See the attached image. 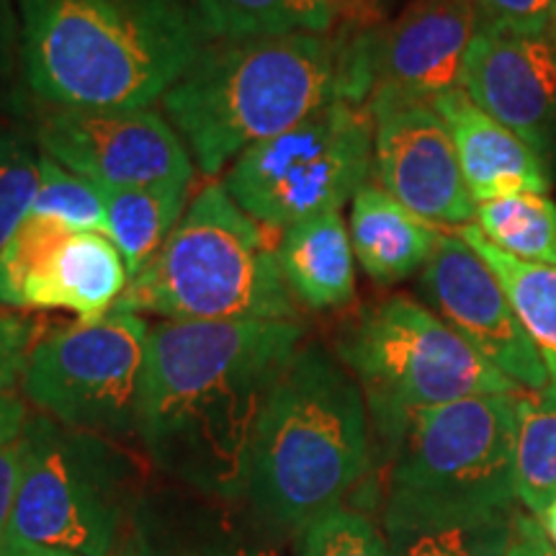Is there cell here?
I'll use <instances>...</instances> for the list:
<instances>
[{"instance_id": "6da1fadb", "label": "cell", "mask_w": 556, "mask_h": 556, "mask_svg": "<svg viewBox=\"0 0 556 556\" xmlns=\"http://www.w3.org/2000/svg\"><path fill=\"white\" fill-rule=\"evenodd\" d=\"M302 323H163L150 330L137 438L160 475L245 500L250 451Z\"/></svg>"}, {"instance_id": "7a4b0ae2", "label": "cell", "mask_w": 556, "mask_h": 556, "mask_svg": "<svg viewBox=\"0 0 556 556\" xmlns=\"http://www.w3.org/2000/svg\"><path fill=\"white\" fill-rule=\"evenodd\" d=\"M24 86L70 111L148 109L206 47L186 0H18Z\"/></svg>"}, {"instance_id": "3957f363", "label": "cell", "mask_w": 556, "mask_h": 556, "mask_svg": "<svg viewBox=\"0 0 556 556\" xmlns=\"http://www.w3.org/2000/svg\"><path fill=\"white\" fill-rule=\"evenodd\" d=\"M371 467V417L358 381L323 345H299L255 430L245 503L296 541L345 507Z\"/></svg>"}, {"instance_id": "277c9868", "label": "cell", "mask_w": 556, "mask_h": 556, "mask_svg": "<svg viewBox=\"0 0 556 556\" xmlns=\"http://www.w3.org/2000/svg\"><path fill=\"white\" fill-rule=\"evenodd\" d=\"M338 101V45L328 34H283L206 45L163 96L199 168L217 176L253 144Z\"/></svg>"}, {"instance_id": "5b68a950", "label": "cell", "mask_w": 556, "mask_h": 556, "mask_svg": "<svg viewBox=\"0 0 556 556\" xmlns=\"http://www.w3.org/2000/svg\"><path fill=\"white\" fill-rule=\"evenodd\" d=\"M518 392L409 415L384 451L381 528L464 523L516 510Z\"/></svg>"}, {"instance_id": "8992f818", "label": "cell", "mask_w": 556, "mask_h": 556, "mask_svg": "<svg viewBox=\"0 0 556 556\" xmlns=\"http://www.w3.org/2000/svg\"><path fill=\"white\" fill-rule=\"evenodd\" d=\"M168 323H302L276 248L229 197L208 184L155 261L116 304Z\"/></svg>"}, {"instance_id": "52a82bcc", "label": "cell", "mask_w": 556, "mask_h": 556, "mask_svg": "<svg viewBox=\"0 0 556 556\" xmlns=\"http://www.w3.org/2000/svg\"><path fill=\"white\" fill-rule=\"evenodd\" d=\"M148 482L111 438L31 413L9 539L75 556H114Z\"/></svg>"}, {"instance_id": "ba28073f", "label": "cell", "mask_w": 556, "mask_h": 556, "mask_svg": "<svg viewBox=\"0 0 556 556\" xmlns=\"http://www.w3.org/2000/svg\"><path fill=\"white\" fill-rule=\"evenodd\" d=\"M336 353L364 392L381 454L420 409L518 392L516 381L479 356L435 312L405 294L381 299L348 319Z\"/></svg>"}, {"instance_id": "9c48e42d", "label": "cell", "mask_w": 556, "mask_h": 556, "mask_svg": "<svg viewBox=\"0 0 556 556\" xmlns=\"http://www.w3.org/2000/svg\"><path fill=\"white\" fill-rule=\"evenodd\" d=\"M374 170L368 106L332 101L281 135L248 148L227 170L225 189L248 217L289 229L340 212Z\"/></svg>"}, {"instance_id": "30bf717a", "label": "cell", "mask_w": 556, "mask_h": 556, "mask_svg": "<svg viewBox=\"0 0 556 556\" xmlns=\"http://www.w3.org/2000/svg\"><path fill=\"white\" fill-rule=\"evenodd\" d=\"M150 328L114 307L96 323L45 332L21 374V394L37 413L111 441L137 435Z\"/></svg>"}, {"instance_id": "8fae6325", "label": "cell", "mask_w": 556, "mask_h": 556, "mask_svg": "<svg viewBox=\"0 0 556 556\" xmlns=\"http://www.w3.org/2000/svg\"><path fill=\"white\" fill-rule=\"evenodd\" d=\"M479 24L471 0H413L381 26L358 18L336 37L338 101L366 106L379 88L433 101L458 88Z\"/></svg>"}, {"instance_id": "7c38bea8", "label": "cell", "mask_w": 556, "mask_h": 556, "mask_svg": "<svg viewBox=\"0 0 556 556\" xmlns=\"http://www.w3.org/2000/svg\"><path fill=\"white\" fill-rule=\"evenodd\" d=\"M41 155L106 189L189 186L193 163L184 139L155 109H50L31 131Z\"/></svg>"}, {"instance_id": "4fadbf2b", "label": "cell", "mask_w": 556, "mask_h": 556, "mask_svg": "<svg viewBox=\"0 0 556 556\" xmlns=\"http://www.w3.org/2000/svg\"><path fill=\"white\" fill-rule=\"evenodd\" d=\"M374 173L379 186L433 227H464L477 204L464 184L446 122L428 99L374 90Z\"/></svg>"}, {"instance_id": "5bb4252c", "label": "cell", "mask_w": 556, "mask_h": 556, "mask_svg": "<svg viewBox=\"0 0 556 556\" xmlns=\"http://www.w3.org/2000/svg\"><path fill=\"white\" fill-rule=\"evenodd\" d=\"M428 309L526 392L552 384L497 276L458 235H441L417 281Z\"/></svg>"}, {"instance_id": "9a60e30c", "label": "cell", "mask_w": 556, "mask_h": 556, "mask_svg": "<svg viewBox=\"0 0 556 556\" xmlns=\"http://www.w3.org/2000/svg\"><path fill=\"white\" fill-rule=\"evenodd\" d=\"M458 88L552 165L556 129V39L479 26Z\"/></svg>"}, {"instance_id": "2e32d148", "label": "cell", "mask_w": 556, "mask_h": 556, "mask_svg": "<svg viewBox=\"0 0 556 556\" xmlns=\"http://www.w3.org/2000/svg\"><path fill=\"white\" fill-rule=\"evenodd\" d=\"M289 546L245 500L214 497L170 479L148 482L124 541L129 556H291Z\"/></svg>"}, {"instance_id": "e0dca14e", "label": "cell", "mask_w": 556, "mask_h": 556, "mask_svg": "<svg viewBox=\"0 0 556 556\" xmlns=\"http://www.w3.org/2000/svg\"><path fill=\"white\" fill-rule=\"evenodd\" d=\"M430 103L446 122L464 184L477 206L516 193H548L552 189V165L516 131L484 114L462 88L446 90Z\"/></svg>"}, {"instance_id": "ac0fdd59", "label": "cell", "mask_w": 556, "mask_h": 556, "mask_svg": "<svg viewBox=\"0 0 556 556\" xmlns=\"http://www.w3.org/2000/svg\"><path fill=\"white\" fill-rule=\"evenodd\" d=\"M351 245L371 281L392 287L426 268L443 232L381 186L366 184L351 201Z\"/></svg>"}, {"instance_id": "d6986e66", "label": "cell", "mask_w": 556, "mask_h": 556, "mask_svg": "<svg viewBox=\"0 0 556 556\" xmlns=\"http://www.w3.org/2000/svg\"><path fill=\"white\" fill-rule=\"evenodd\" d=\"M276 255L283 281L302 307L340 309L356 296V255L340 212L283 229Z\"/></svg>"}, {"instance_id": "ffe728a7", "label": "cell", "mask_w": 556, "mask_h": 556, "mask_svg": "<svg viewBox=\"0 0 556 556\" xmlns=\"http://www.w3.org/2000/svg\"><path fill=\"white\" fill-rule=\"evenodd\" d=\"M127 287L129 270L114 240L103 232H73L34 291L29 312L65 309L80 323H96L119 304Z\"/></svg>"}, {"instance_id": "44dd1931", "label": "cell", "mask_w": 556, "mask_h": 556, "mask_svg": "<svg viewBox=\"0 0 556 556\" xmlns=\"http://www.w3.org/2000/svg\"><path fill=\"white\" fill-rule=\"evenodd\" d=\"M456 235L497 276L518 323L523 325L526 336L536 345L548 379L556 387V266L513 258L492 245L471 222L458 227Z\"/></svg>"}, {"instance_id": "7402d4cb", "label": "cell", "mask_w": 556, "mask_h": 556, "mask_svg": "<svg viewBox=\"0 0 556 556\" xmlns=\"http://www.w3.org/2000/svg\"><path fill=\"white\" fill-rule=\"evenodd\" d=\"M106 206V235L119 248L129 278H137L155 261L165 242L184 219L189 186H135L106 189L99 186Z\"/></svg>"}, {"instance_id": "603a6c76", "label": "cell", "mask_w": 556, "mask_h": 556, "mask_svg": "<svg viewBox=\"0 0 556 556\" xmlns=\"http://www.w3.org/2000/svg\"><path fill=\"white\" fill-rule=\"evenodd\" d=\"M206 45L283 34H325L336 21L332 0H197Z\"/></svg>"}, {"instance_id": "cb8c5ba5", "label": "cell", "mask_w": 556, "mask_h": 556, "mask_svg": "<svg viewBox=\"0 0 556 556\" xmlns=\"http://www.w3.org/2000/svg\"><path fill=\"white\" fill-rule=\"evenodd\" d=\"M516 490L526 513L541 516L556 497V387L518 392Z\"/></svg>"}, {"instance_id": "d4e9b609", "label": "cell", "mask_w": 556, "mask_h": 556, "mask_svg": "<svg viewBox=\"0 0 556 556\" xmlns=\"http://www.w3.org/2000/svg\"><path fill=\"white\" fill-rule=\"evenodd\" d=\"M477 229L513 258L556 266V201L516 193L477 206Z\"/></svg>"}, {"instance_id": "484cf974", "label": "cell", "mask_w": 556, "mask_h": 556, "mask_svg": "<svg viewBox=\"0 0 556 556\" xmlns=\"http://www.w3.org/2000/svg\"><path fill=\"white\" fill-rule=\"evenodd\" d=\"M73 229L58 219L34 217L21 222L11 240L0 248V309L29 312V302L50 274L60 248Z\"/></svg>"}, {"instance_id": "4316f807", "label": "cell", "mask_w": 556, "mask_h": 556, "mask_svg": "<svg viewBox=\"0 0 556 556\" xmlns=\"http://www.w3.org/2000/svg\"><path fill=\"white\" fill-rule=\"evenodd\" d=\"M516 510L464 523L384 528V533L392 556H505Z\"/></svg>"}, {"instance_id": "83f0119b", "label": "cell", "mask_w": 556, "mask_h": 556, "mask_svg": "<svg viewBox=\"0 0 556 556\" xmlns=\"http://www.w3.org/2000/svg\"><path fill=\"white\" fill-rule=\"evenodd\" d=\"M34 217L58 219L73 232L106 235V206L99 186L75 176L52 157L39 152V189L34 197Z\"/></svg>"}, {"instance_id": "f1b7e54d", "label": "cell", "mask_w": 556, "mask_h": 556, "mask_svg": "<svg viewBox=\"0 0 556 556\" xmlns=\"http://www.w3.org/2000/svg\"><path fill=\"white\" fill-rule=\"evenodd\" d=\"M31 131L0 122V248L29 217L39 189V155Z\"/></svg>"}, {"instance_id": "f546056e", "label": "cell", "mask_w": 556, "mask_h": 556, "mask_svg": "<svg viewBox=\"0 0 556 556\" xmlns=\"http://www.w3.org/2000/svg\"><path fill=\"white\" fill-rule=\"evenodd\" d=\"M294 556H392L387 533L356 507H340L294 541Z\"/></svg>"}, {"instance_id": "4dcf8cb0", "label": "cell", "mask_w": 556, "mask_h": 556, "mask_svg": "<svg viewBox=\"0 0 556 556\" xmlns=\"http://www.w3.org/2000/svg\"><path fill=\"white\" fill-rule=\"evenodd\" d=\"M29 407L21 394H0V548L9 541L13 500L21 471V441L29 420Z\"/></svg>"}, {"instance_id": "1f68e13d", "label": "cell", "mask_w": 556, "mask_h": 556, "mask_svg": "<svg viewBox=\"0 0 556 556\" xmlns=\"http://www.w3.org/2000/svg\"><path fill=\"white\" fill-rule=\"evenodd\" d=\"M47 328L21 312L0 309V394L16 392L31 348Z\"/></svg>"}, {"instance_id": "d6a6232c", "label": "cell", "mask_w": 556, "mask_h": 556, "mask_svg": "<svg viewBox=\"0 0 556 556\" xmlns=\"http://www.w3.org/2000/svg\"><path fill=\"white\" fill-rule=\"evenodd\" d=\"M479 26H497L518 34H552L554 0H471Z\"/></svg>"}, {"instance_id": "836d02e7", "label": "cell", "mask_w": 556, "mask_h": 556, "mask_svg": "<svg viewBox=\"0 0 556 556\" xmlns=\"http://www.w3.org/2000/svg\"><path fill=\"white\" fill-rule=\"evenodd\" d=\"M21 70V18L11 0H0V109L18 106Z\"/></svg>"}, {"instance_id": "e575fe53", "label": "cell", "mask_w": 556, "mask_h": 556, "mask_svg": "<svg viewBox=\"0 0 556 556\" xmlns=\"http://www.w3.org/2000/svg\"><path fill=\"white\" fill-rule=\"evenodd\" d=\"M505 556H556V546L541 528L539 518L531 513H523L518 507L516 518H513V533L507 541Z\"/></svg>"}, {"instance_id": "d590c367", "label": "cell", "mask_w": 556, "mask_h": 556, "mask_svg": "<svg viewBox=\"0 0 556 556\" xmlns=\"http://www.w3.org/2000/svg\"><path fill=\"white\" fill-rule=\"evenodd\" d=\"M0 556H75L67 552H58V548H47V546H34V544H24V541H5V546L0 548Z\"/></svg>"}, {"instance_id": "8d00e7d4", "label": "cell", "mask_w": 556, "mask_h": 556, "mask_svg": "<svg viewBox=\"0 0 556 556\" xmlns=\"http://www.w3.org/2000/svg\"><path fill=\"white\" fill-rule=\"evenodd\" d=\"M536 518H539L541 528H544L548 541H552V544L556 546V497L544 507V513H541V516H536Z\"/></svg>"}, {"instance_id": "74e56055", "label": "cell", "mask_w": 556, "mask_h": 556, "mask_svg": "<svg viewBox=\"0 0 556 556\" xmlns=\"http://www.w3.org/2000/svg\"><path fill=\"white\" fill-rule=\"evenodd\" d=\"M356 5H358V18H366V21H371V16H374V9H377L379 5V0H356Z\"/></svg>"}, {"instance_id": "f35d334b", "label": "cell", "mask_w": 556, "mask_h": 556, "mask_svg": "<svg viewBox=\"0 0 556 556\" xmlns=\"http://www.w3.org/2000/svg\"><path fill=\"white\" fill-rule=\"evenodd\" d=\"M552 37L556 39V29L552 31ZM552 170L556 173V129H554V150H552Z\"/></svg>"}, {"instance_id": "ab89813d", "label": "cell", "mask_w": 556, "mask_h": 556, "mask_svg": "<svg viewBox=\"0 0 556 556\" xmlns=\"http://www.w3.org/2000/svg\"><path fill=\"white\" fill-rule=\"evenodd\" d=\"M114 556H129V554H127V548H124V544H122V548H119V552H116Z\"/></svg>"}, {"instance_id": "60d3db41", "label": "cell", "mask_w": 556, "mask_h": 556, "mask_svg": "<svg viewBox=\"0 0 556 556\" xmlns=\"http://www.w3.org/2000/svg\"><path fill=\"white\" fill-rule=\"evenodd\" d=\"M556 29V0H554V26H552V31Z\"/></svg>"}]
</instances>
